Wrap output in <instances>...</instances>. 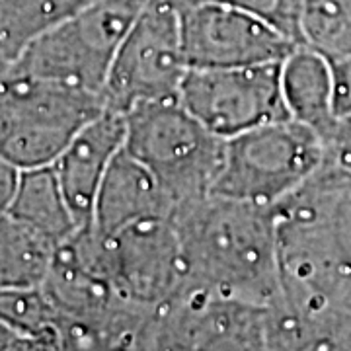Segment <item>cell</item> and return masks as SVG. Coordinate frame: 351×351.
Here are the masks:
<instances>
[{
    "label": "cell",
    "instance_id": "cell-1",
    "mask_svg": "<svg viewBox=\"0 0 351 351\" xmlns=\"http://www.w3.org/2000/svg\"><path fill=\"white\" fill-rule=\"evenodd\" d=\"M184 293L269 308L283 297L274 209L207 193L172 215Z\"/></svg>",
    "mask_w": 351,
    "mask_h": 351
},
{
    "label": "cell",
    "instance_id": "cell-2",
    "mask_svg": "<svg viewBox=\"0 0 351 351\" xmlns=\"http://www.w3.org/2000/svg\"><path fill=\"white\" fill-rule=\"evenodd\" d=\"M283 297L351 311V172L328 162L274 207Z\"/></svg>",
    "mask_w": 351,
    "mask_h": 351
},
{
    "label": "cell",
    "instance_id": "cell-3",
    "mask_svg": "<svg viewBox=\"0 0 351 351\" xmlns=\"http://www.w3.org/2000/svg\"><path fill=\"white\" fill-rule=\"evenodd\" d=\"M104 110L101 94L8 69L0 80V156L18 170L51 166Z\"/></svg>",
    "mask_w": 351,
    "mask_h": 351
},
{
    "label": "cell",
    "instance_id": "cell-4",
    "mask_svg": "<svg viewBox=\"0 0 351 351\" xmlns=\"http://www.w3.org/2000/svg\"><path fill=\"white\" fill-rule=\"evenodd\" d=\"M123 149L158 180L178 209L213 191L225 141L180 100H164L125 113Z\"/></svg>",
    "mask_w": 351,
    "mask_h": 351
},
{
    "label": "cell",
    "instance_id": "cell-5",
    "mask_svg": "<svg viewBox=\"0 0 351 351\" xmlns=\"http://www.w3.org/2000/svg\"><path fill=\"white\" fill-rule=\"evenodd\" d=\"M330 162L322 135L295 119H279L226 138L217 195L274 209Z\"/></svg>",
    "mask_w": 351,
    "mask_h": 351
},
{
    "label": "cell",
    "instance_id": "cell-6",
    "mask_svg": "<svg viewBox=\"0 0 351 351\" xmlns=\"http://www.w3.org/2000/svg\"><path fill=\"white\" fill-rule=\"evenodd\" d=\"M149 0H94L41 34L8 69L43 76L104 96L113 59Z\"/></svg>",
    "mask_w": 351,
    "mask_h": 351
},
{
    "label": "cell",
    "instance_id": "cell-7",
    "mask_svg": "<svg viewBox=\"0 0 351 351\" xmlns=\"http://www.w3.org/2000/svg\"><path fill=\"white\" fill-rule=\"evenodd\" d=\"M189 64L174 0H149L113 59L104 88L106 106L127 113L141 104L180 100Z\"/></svg>",
    "mask_w": 351,
    "mask_h": 351
},
{
    "label": "cell",
    "instance_id": "cell-8",
    "mask_svg": "<svg viewBox=\"0 0 351 351\" xmlns=\"http://www.w3.org/2000/svg\"><path fill=\"white\" fill-rule=\"evenodd\" d=\"M281 63L189 69L180 88V101L223 141L289 119L281 90Z\"/></svg>",
    "mask_w": 351,
    "mask_h": 351
},
{
    "label": "cell",
    "instance_id": "cell-9",
    "mask_svg": "<svg viewBox=\"0 0 351 351\" xmlns=\"http://www.w3.org/2000/svg\"><path fill=\"white\" fill-rule=\"evenodd\" d=\"M189 69H228L281 63L299 47L295 39L254 14L221 4L180 8Z\"/></svg>",
    "mask_w": 351,
    "mask_h": 351
},
{
    "label": "cell",
    "instance_id": "cell-10",
    "mask_svg": "<svg viewBox=\"0 0 351 351\" xmlns=\"http://www.w3.org/2000/svg\"><path fill=\"white\" fill-rule=\"evenodd\" d=\"M123 145L125 113L106 106L104 112L76 133L53 162L69 207L80 226L90 223L98 189Z\"/></svg>",
    "mask_w": 351,
    "mask_h": 351
},
{
    "label": "cell",
    "instance_id": "cell-11",
    "mask_svg": "<svg viewBox=\"0 0 351 351\" xmlns=\"http://www.w3.org/2000/svg\"><path fill=\"white\" fill-rule=\"evenodd\" d=\"M174 211L176 203L158 180L121 149L98 189L90 225L104 234H113L141 221L168 219Z\"/></svg>",
    "mask_w": 351,
    "mask_h": 351
},
{
    "label": "cell",
    "instance_id": "cell-12",
    "mask_svg": "<svg viewBox=\"0 0 351 351\" xmlns=\"http://www.w3.org/2000/svg\"><path fill=\"white\" fill-rule=\"evenodd\" d=\"M281 90L289 117L314 129L328 145L338 123L330 61L304 45L295 47L281 63Z\"/></svg>",
    "mask_w": 351,
    "mask_h": 351
},
{
    "label": "cell",
    "instance_id": "cell-13",
    "mask_svg": "<svg viewBox=\"0 0 351 351\" xmlns=\"http://www.w3.org/2000/svg\"><path fill=\"white\" fill-rule=\"evenodd\" d=\"M22 225L59 248L80 228L51 166L20 170L8 211Z\"/></svg>",
    "mask_w": 351,
    "mask_h": 351
},
{
    "label": "cell",
    "instance_id": "cell-14",
    "mask_svg": "<svg viewBox=\"0 0 351 351\" xmlns=\"http://www.w3.org/2000/svg\"><path fill=\"white\" fill-rule=\"evenodd\" d=\"M55 250L10 213L0 215V289L39 287L49 274Z\"/></svg>",
    "mask_w": 351,
    "mask_h": 351
},
{
    "label": "cell",
    "instance_id": "cell-15",
    "mask_svg": "<svg viewBox=\"0 0 351 351\" xmlns=\"http://www.w3.org/2000/svg\"><path fill=\"white\" fill-rule=\"evenodd\" d=\"M94 0H0V55L12 61L27 43L73 18Z\"/></svg>",
    "mask_w": 351,
    "mask_h": 351
},
{
    "label": "cell",
    "instance_id": "cell-16",
    "mask_svg": "<svg viewBox=\"0 0 351 351\" xmlns=\"http://www.w3.org/2000/svg\"><path fill=\"white\" fill-rule=\"evenodd\" d=\"M299 43L330 63L351 57V0H302Z\"/></svg>",
    "mask_w": 351,
    "mask_h": 351
},
{
    "label": "cell",
    "instance_id": "cell-17",
    "mask_svg": "<svg viewBox=\"0 0 351 351\" xmlns=\"http://www.w3.org/2000/svg\"><path fill=\"white\" fill-rule=\"evenodd\" d=\"M178 8L193 4H221L242 12L254 14L279 27L289 38L299 43V12L302 0H174ZM301 45V43H299Z\"/></svg>",
    "mask_w": 351,
    "mask_h": 351
},
{
    "label": "cell",
    "instance_id": "cell-18",
    "mask_svg": "<svg viewBox=\"0 0 351 351\" xmlns=\"http://www.w3.org/2000/svg\"><path fill=\"white\" fill-rule=\"evenodd\" d=\"M332 88H334V112L336 117L351 113V57L330 63Z\"/></svg>",
    "mask_w": 351,
    "mask_h": 351
},
{
    "label": "cell",
    "instance_id": "cell-19",
    "mask_svg": "<svg viewBox=\"0 0 351 351\" xmlns=\"http://www.w3.org/2000/svg\"><path fill=\"white\" fill-rule=\"evenodd\" d=\"M18 174L20 170L14 168L8 160H4L0 156V215L8 211V205L16 189V182H18Z\"/></svg>",
    "mask_w": 351,
    "mask_h": 351
},
{
    "label": "cell",
    "instance_id": "cell-20",
    "mask_svg": "<svg viewBox=\"0 0 351 351\" xmlns=\"http://www.w3.org/2000/svg\"><path fill=\"white\" fill-rule=\"evenodd\" d=\"M8 66H10V61H8V59H4V57L0 55V80H2V76L6 75Z\"/></svg>",
    "mask_w": 351,
    "mask_h": 351
}]
</instances>
